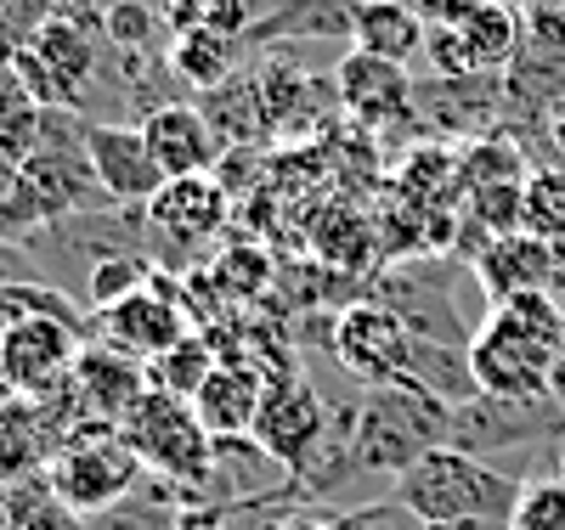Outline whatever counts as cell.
<instances>
[{
  "label": "cell",
  "mask_w": 565,
  "mask_h": 530,
  "mask_svg": "<svg viewBox=\"0 0 565 530\" xmlns=\"http://www.w3.org/2000/svg\"><path fill=\"white\" fill-rule=\"evenodd\" d=\"M565 350V300L559 294H509L487 311L469 339L476 390L509 401H543L554 390V367Z\"/></svg>",
  "instance_id": "1"
},
{
  "label": "cell",
  "mask_w": 565,
  "mask_h": 530,
  "mask_svg": "<svg viewBox=\"0 0 565 530\" xmlns=\"http://www.w3.org/2000/svg\"><path fill=\"white\" fill-rule=\"evenodd\" d=\"M521 486L526 479L492 468L487 457L436 446L396 479V508L413 513L424 530H447L463 519H509L521 502Z\"/></svg>",
  "instance_id": "2"
},
{
  "label": "cell",
  "mask_w": 565,
  "mask_h": 530,
  "mask_svg": "<svg viewBox=\"0 0 565 530\" xmlns=\"http://www.w3.org/2000/svg\"><path fill=\"white\" fill-rule=\"evenodd\" d=\"M447 446V401L418 383H380L367 390L351 423V468L356 474H407L418 457Z\"/></svg>",
  "instance_id": "3"
},
{
  "label": "cell",
  "mask_w": 565,
  "mask_h": 530,
  "mask_svg": "<svg viewBox=\"0 0 565 530\" xmlns=\"http://www.w3.org/2000/svg\"><path fill=\"white\" fill-rule=\"evenodd\" d=\"M136 479H141V457L125 441V429H114V423H79L45 457V486H52V497L74 519L114 513L119 502L136 497Z\"/></svg>",
  "instance_id": "4"
},
{
  "label": "cell",
  "mask_w": 565,
  "mask_h": 530,
  "mask_svg": "<svg viewBox=\"0 0 565 530\" xmlns=\"http://www.w3.org/2000/svg\"><path fill=\"white\" fill-rule=\"evenodd\" d=\"M23 181L34 192L45 226L114 209L103 181H97V164H90V148H85V119L63 113V108H45V130H40L34 159L23 164Z\"/></svg>",
  "instance_id": "5"
},
{
  "label": "cell",
  "mask_w": 565,
  "mask_h": 530,
  "mask_svg": "<svg viewBox=\"0 0 565 530\" xmlns=\"http://www.w3.org/2000/svg\"><path fill=\"white\" fill-rule=\"evenodd\" d=\"M85 339H97L74 311H40L0 339V383L18 401H45L74 383L85 361Z\"/></svg>",
  "instance_id": "6"
},
{
  "label": "cell",
  "mask_w": 565,
  "mask_h": 530,
  "mask_svg": "<svg viewBox=\"0 0 565 530\" xmlns=\"http://www.w3.org/2000/svg\"><path fill=\"white\" fill-rule=\"evenodd\" d=\"M565 96V0H532L521 12V45L503 68V113L543 130V113Z\"/></svg>",
  "instance_id": "7"
},
{
  "label": "cell",
  "mask_w": 565,
  "mask_h": 530,
  "mask_svg": "<svg viewBox=\"0 0 565 530\" xmlns=\"http://www.w3.org/2000/svg\"><path fill=\"white\" fill-rule=\"evenodd\" d=\"M125 441L136 446L141 468H159L170 479H199L210 474V457H215V435L199 423V412L186 407L181 396H141L130 407V418L119 423Z\"/></svg>",
  "instance_id": "8"
},
{
  "label": "cell",
  "mask_w": 565,
  "mask_h": 530,
  "mask_svg": "<svg viewBox=\"0 0 565 530\" xmlns=\"http://www.w3.org/2000/svg\"><path fill=\"white\" fill-rule=\"evenodd\" d=\"M565 435V412L554 407V396L543 401H509V396H469L458 407H447V446L469 452V457H498L509 446H532Z\"/></svg>",
  "instance_id": "9"
},
{
  "label": "cell",
  "mask_w": 565,
  "mask_h": 530,
  "mask_svg": "<svg viewBox=\"0 0 565 530\" xmlns=\"http://www.w3.org/2000/svg\"><path fill=\"white\" fill-rule=\"evenodd\" d=\"M334 356L351 378H362L367 390H380V383H413L418 339L391 305L362 300V305H345L334 316Z\"/></svg>",
  "instance_id": "10"
},
{
  "label": "cell",
  "mask_w": 565,
  "mask_h": 530,
  "mask_svg": "<svg viewBox=\"0 0 565 530\" xmlns=\"http://www.w3.org/2000/svg\"><path fill=\"white\" fill-rule=\"evenodd\" d=\"M249 435H255V446L271 463L295 468V474H311L317 468V452L328 441V407H322V396L311 390L300 372H282V378L266 383Z\"/></svg>",
  "instance_id": "11"
},
{
  "label": "cell",
  "mask_w": 565,
  "mask_h": 530,
  "mask_svg": "<svg viewBox=\"0 0 565 530\" xmlns=\"http://www.w3.org/2000/svg\"><path fill=\"white\" fill-rule=\"evenodd\" d=\"M97 339L125 356V361H164L181 339H193L186 333V305L170 282H148V288H136L130 300L97 311Z\"/></svg>",
  "instance_id": "12"
},
{
  "label": "cell",
  "mask_w": 565,
  "mask_h": 530,
  "mask_svg": "<svg viewBox=\"0 0 565 530\" xmlns=\"http://www.w3.org/2000/svg\"><path fill=\"white\" fill-rule=\"evenodd\" d=\"M85 148H90V164H97V181H103L114 209H148L164 192V170L153 164L141 125L85 119Z\"/></svg>",
  "instance_id": "13"
},
{
  "label": "cell",
  "mask_w": 565,
  "mask_h": 530,
  "mask_svg": "<svg viewBox=\"0 0 565 530\" xmlns=\"http://www.w3.org/2000/svg\"><path fill=\"white\" fill-rule=\"evenodd\" d=\"M226 215H232V192L215 175L164 181V192L148 204V237H153V249L199 255L204 244H215V237H221Z\"/></svg>",
  "instance_id": "14"
},
{
  "label": "cell",
  "mask_w": 565,
  "mask_h": 530,
  "mask_svg": "<svg viewBox=\"0 0 565 530\" xmlns=\"http://www.w3.org/2000/svg\"><path fill=\"white\" fill-rule=\"evenodd\" d=\"M141 136H148V153L164 170V181L210 175L221 159V130L210 125V113L186 102H159L153 113H141Z\"/></svg>",
  "instance_id": "15"
},
{
  "label": "cell",
  "mask_w": 565,
  "mask_h": 530,
  "mask_svg": "<svg viewBox=\"0 0 565 530\" xmlns=\"http://www.w3.org/2000/svg\"><path fill=\"white\" fill-rule=\"evenodd\" d=\"M260 396H266V383H260V372L249 361H215L210 378L199 383V396H193V412H199V423L210 429L215 441L249 435L255 412H260Z\"/></svg>",
  "instance_id": "16"
},
{
  "label": "cell",
  "mask_w": 565,
  "mask_h": 530,
  "mask_svg": "<svg viewBox=\"0 0 565 530\" xmlns=\"http://www.w3.org/2000/svg\"><path fill=\"white\" fill-rule=\"evenodd\" d=\"M340 102L367 119V125H385V119H402L413 108V79L402 63H385V57H367V52H351L345 68H340Z\"/></svg>",
  "instance_id": "17"
},
{
  "label": "cell",
  "mask_w": 565,
  "mask_h": 530,
  "mask_svg": "<svg viewBox=\"0 0 565 530\" xmlns=\"http://www.w3.org/2000/svg\"><path fill=\"white\" fill-rule=\"evenodd\" d=\"M351 40H356V52L385 57V63H402V68L424 52V45H430V34H424V23H418V12L402 7V0H362Z\"/></svg>",
  "instance_id": "18"
},
{
  "label": "cell",
  "mask_w": 565,
  "mask_h": 530,
  "mask_svg": "<svg viewBox=\"0 0 565 530\" xmlns=\"http://www.w3.org/2000/svg\"><path fill=\"white\" fill-rule=\"evenodd\" d=\"M45 108L34 102V90L18 79V68H0V164L23 170L40 148Z\"/></svg>",
  "instance_id": "19"
},
{
  "label": "cell",
  "mask_w": 565,
  "mask_h": 530,
  "mask_svg": "<svg viewBox=\"0 0 565 530\" xmlns=\"http://www.w3.org/2000/svg\"><path fill=\"white\" fill-rule=\"evenodd\" d=\"M356 12H362V0H295V7L271 12L244 45H260V40H277V34H351Z\"/></svg>",
  "instance_id": "20"
},
{
  "label": "cell",
  "mask_w": 565,
  "mask_h": 530,
  "mask_svg": "<svg viewBox=\"0 0 565 530\" xmlns=\"http://www.w3.org/2000/svg\"><path fill=\"white\" fill-rule=\"evenodd\" d=\"M232 52H238V40H221V34H199V29H181L170 40V74L181 85H221L226 68H232Z\"/></svg>",
  "instance_id": "21"
},
{
  "label": "cell",
  "mask_w": 565,
  "mask_h": 530,
  "mask_svg": "<svg viewBox=\"0 0 565 530\" xmlns=\"http://www.w3.org/2000/svg\"><path fill=\"white\" fill-rule=\"evenodd\" d=\"M521 231L565 249V164L532 170L526 175V204H521Z\"/></svg>",
  "instance_id": "22"
},
{
  "label": "cell",
  "mask_w": 565,
  "mask_h": 530,
  "mask_svg": "<svg viewBox=\"0 0 565 530\" xmlns=\"http://www.w3.org/2000/svg\"><path fill=\"white\" fill-rule=\"evenodd\" d=\"M45 457L40 446V412L34 407H18V396L0 407V486L12 479H29V468Z\"/></svg>",
  "instance_id": "23"
},
{
  "label": "cell",
  "mask_w": 565,
  "mask_h": 530,
  "mask_svg": "<svg viewBox=\"0 0 565 530\" xmlns=\"http://www.w3.org/2000/svg\"><path fill=\"white\" fill-rule=\"evenodd\" d=\"M509 530H565V474L526 479L521 502L509 513Z\"/></svg>",
  "instance_id": "24"
},
{
  "label": "cell",
  "mask_w": 565,
  "mask_h": 530,
  "mask_svg": "<svg viewBox=\"0 0 565 530\" xmlns=\"http://www.w3.org/2000/svg\"><path fill=\"white\" fill-rule=\"evenodd\" d=\"M40 226H45V215H40V204H34L23 170L0 164V237H7V244H29Z\"/></svg>",
  "instance_id": "25"
},
{
  "label": "cell",
  "mask_w": 565,
  "mask_h": 530,
  "mask_svg": "<svg viewBox=\"0 0 565 530\" xmlns=\"http://www.w3.org/2000/svg\"><path fill=\"white\" fill-rule=\"evenodd\" d=\"M210 350H204V339H181L164 361H153V372H159V383H164V396H199V383L210 378Z\"/></svg>",
  "instance_id": "26"
},
{
  "label": "cell",
  "mask_w": 565,
  "mask_h": 530,
  "mask_svg": "<svg viewBox=\"0 0 565 530\" xmlns=\"http://www.w3.org/2000/svg\"><path fill=\"white\" fill-rule=\"evenodd\" d=\"M40 311H74V305H68V294H57L45 282H0V339Z\"/></svg>",
  "instance_id": "27"
},
{
  "label": "cell",
  "mask_w": 565,
  "mask_h": 530,
  "mask_svg": "<svg viewBox=\"0 0 565 530\" xmlns=\"http://www.w3.org/2000/svg\"><path fill=\"white\" fill-rule=\"evenodd\" d=\"M0 282H40L29 249L23 244H7V237H0Z\"/></svg>",
  "instance_id": "28"
},
{
  "label": "cell",
  "mask_w": 565,
  "mask_h": 530,
  "mask_svg": "<svg viewBox=\"0 0 565 530\" xmlns=\"http://www.w3.org/2000/svg\"><path fill=\"white\" fill-rule=\"evenodd\" d=\"M543 141H548V153L565 164V96H559V102L543 113Z\"/></svg>",
  "instance_id": "29"
},
{
  "label": "cell",
  "mask_w": 565,
  "mask_h": 530,
  "mask_svg": "<svg viewBox=\"0 0 565 530\" xmlns=\"http://www.w3.org/2000/svg\"><path fill=\"white\" fill-rule=\"evenodd\" d=\"M282 7H295V0H249V12H255V29H260V23H266L271 12H282ZM255 29H249V34H255Z\"/></svg>",
  "instance_id": "30"
},
{
  "label": "cell",
  "mask_w": 565,
  "mask_h": 530,
  "mask_svg": "<svg viewBox=\"0 0 565 530\" xmlns=\"http://www.w3.org/2000/svg\"><path fill=\"white\" fill-rule=\"evenodd\" d=\"M282 530H328V524H317V519H289Z\"/></svg>",
  "instance_id": "31"
},
{
  "label": "cell",
  "mask_w": 565,
  "mask_h": 530,
  "mask_svg": "<svg viewBox=\"0 0 565 530\" xmlns=\"http://www.w3.org/2000/svg\"><path fill=\"white\" fill-rule=\"evenodd\" d=\"M141 7H153V12H170V7H175V0H141Z\"/></svg>",
  "instance_id": "32"
},
{
  "label": "cell",
  "mask_w": 565,
  "mask_h": 530,
  "mask_svg": "<svg viewBox=\"0 0 565 530\" xmlns=\"http://www.w3.org/2000/svg\"><path fill=\"white\" fill-rule=\"evenodd\" d=\"M90 7H108V0H90Z\"/></svg>",
  "instance_id": "33"
}]
</instances>
